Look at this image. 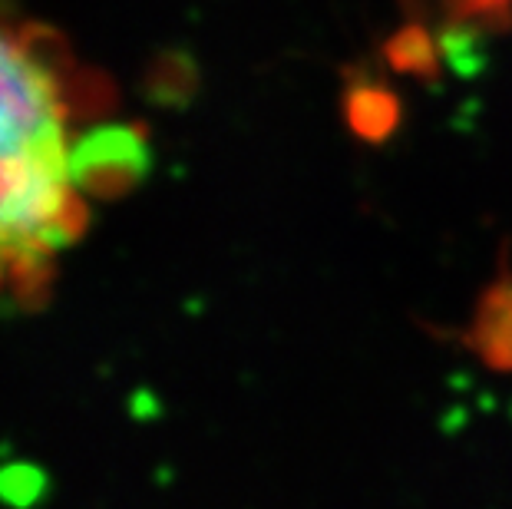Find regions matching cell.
I'll return each instance as SVG.
<instances>
[{"label": "cell", "instance_id": "1", "mask_svg": "<svg viewBox=\"0 0 512 509\" xmlns=\"http://www.w3.org/2000/svg\"><path fill=\"white\" fill-rule=\"evenodd\" d=\"M113 106L60 30L0 7V298L43 295L93 202L143 176L146 139Z\"/></svg>", "mask_w": 512, "mask_h": 509}, {"label": "cell", "instance_id": "2", "mask_svg": "<svg viewBox=\"0 0 512 509\" xmlns=\"http://www.w3.org/2000/svg\"><path fill=\"white\" fill-rule=\"evenodd\" d=\"M470 348L496 371H512V278L496 281L479 301Z\"/></svg>", "mask_w": 512, "mask_h": 509}, {"label": "cell", "instance_id": "3", "mask_svg": "<svg viewBox=\"0 0 512 509\" xmlns=\"http://www.w3.org/2000/svg\"><path fill=\"white\" fill-rule=\"evenodd\" d=\"M347 119H351L354 133L361 139H384L394 133L397 126V103L394 96L384 93V90H357L351 100H347Z\"/></svg>", "mask_w": 512, "mask_h": 509}, {"label": "cell", "instance_id": "4", "mask_svg": "<svg viewBox=\"0 0 512 509\" xmlns=\"http://www.w3.org/2000/svg\"><path fill=\"white\" fill-rule=\"evenodd\" d=\"M470 10H496V7H506L509 0H463Z\"/></svg>", "mask_w": 512, "mask_h": 509}]
</instances>
